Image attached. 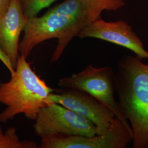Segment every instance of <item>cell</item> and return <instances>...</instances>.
Returning a JSON list of instances; mask_svg holds the SVG:
<instances>
[{"mask_svg": "<svg viewBox=\"0 0 148 148\" xmlns=\"http://www.w3.org/2000/svg\"><path fill=\"white\" fill-rule=\"evenodd\" d=\"M54 92L32 69L27 58L19 54L11 79L0 82V103L6 106L0 112V122L5 123L19 114L35 120L40 110L49 104L48 98Z\"/></svg>", "mask_w": 148, "mask_h": 148, "instance_id": "3957f363", "label": "cell"}, {"mask_svg": "<svg viewBox=\"0 0 148 148\" xmlns=\"http://www.w3.org/2000/svg\"><path fill=\"white\" fill-rule=\"evenodd\" d=\"M37 143L31 140H21L16 127H10L3 132L0 127V148H37Z\"/></svg>", "mask_w": 148, "mask_h": 148, "instance_id": "30bf717a", "label": "cell"}, {"mask_svg": "<svg viewBox=\"0 0 148 148\" xmlns=\"http://www.w3.org/2000/svg\"><path fill=\"white\" fill-rule=\"evenodd\" d=\"M27 21L19 0H11L7 10L0 17V49L14 69L19 55V37Z\"/></svg>", "mask_w": 148, "mask_h": 148, "instance_id": "9c48e42d", "label": "cell"}, {"mask_svg": "<svg viewBox=\"0 0 148 148\" xmlns=\"http://www.w3.org/2000/svg\"><path fill=\"white\" fill-rule=\"evenodd\" d=\"M11 0H0V17L7 10Z\"/></svg>", "mask_w": 148, "mask_h": 148, "instance_id": "4fadbf2b", "label": "cell"}, {"mask_svg": "<svg viewBox=\"0 0 148 148\" xmlns=\"http://www.w3.org/2000/svg\"><path fill=\"white\" fill-rule=\"evenodd\" d=\"M24 16L28 20L37 16V14L57 0H19Z\"/></svg>", "mask_w": 148, "mask_h": 148, "instance_id": "8fae6325", "label": "cell"}, {"mask_svg": "<svg viewBox=\"0 0 148 148\" xmlns=\"http://www.w3.org/2000/svg\"><path fill=\"white\" fill-rule=\"evenodd\" d=\"M35 121L34 132L41 139L59 135L91 137L96 134L92 122L57 103H51L42 108Z\"/></svg>", "mask_w": 148, "mask_h": 148, "instance_id": "5b68a950", "label": "cell"}, {"mask_svg": "<svg viewBox=\"0 0 148 148\" xmlns=\"http://www.w3.org/2000/svg\"><path fill=\"white\" fill-rule=\"evenodd\" d=\"M81 38L100 39L128 49L142 59H148V52L132 27L123 21H106L100 18L85 27L77 35Z\"/></svg>", "mask_w": 148, "mask_h": 148, "instance_id": "ba28073f", "label": "cell"}, {"mask_svg": "<svg viewBox=\"0 0 148 148\" xmlns=\"http://www.w3.org/2000/svg\"><path fill=\"white\" fill-rule=\"evenodd\" d=\"M48 103L59 104L92 122L96 128V134L106 132L116 117L114 113L95 97L79 90L68 89L51 93Z\"/></svg>", "mask_w": 148, "mask_h": 148, "instance_id": "52a82bcc", "label": "cell"}, {"mask_svg": "<svg viewBox=\"0 0 148 148\" xmlns=\"http://www.w3.org/2000/svg\"><path fill=\"white\" fill-rule=\"evenodd\" d=\"M132 140V132L115 117L102 134L91 137L59 135L41 139L38 148H126Z\"/></svg>", "mask_w": 148, "mask_h": 148, "instance_id": "8992f818", "label": "cell"}, {"mask_svg": "<svg viewBox=\"0 0 148 148\" xmlns=\"http://www.w3.org/2000/svg\"><path fill=\"white\" fill-rule=\"evenodd\" d=\"M0 60L2 62V63H3V64L5 65V67L10 71L11 75L14 73V69L12 68L10 60L4 54V53L2 52L1 49H0Z\"/></svg>", "mask_w": 148, "mask_h": 148, "instance_id": "7c38bea8", "label": "cell"}, {"mask_svg": "<svg viewBox=\"0 0 148 148\" xmlns=\"http://www.w3.org/2000/svg\"><path fill=\"white\" fill-rule=\"evenodd\" d=\"M115 73L117 102L130 122L133 148H148V64L137 56H125Z\"/></svg>", "mask_w": 148, "mask_h": 148, "instance_id": "7a4b0ae2", "label": "cell"}, {"mask_svg": "<svg viewBox=\"0 0 148 148\" xmlns=\"http://www.w3.org/2000/svg\"><path fill=\"white\" fill-rule=\"evenodd\" d=\"M124 5L123 0H65L43 16L28 20L19 42V54L27 58L41 43L57 38L58 45L51 59V63L56 62L71 40L101 18L103 11H117Z\"/></svg>", "mask_w": 148, "mask_h": 148, "instance_id": "6da1fadb", "label": "cell"}, {"mask_svg": "<svg viewBox=\"0 0 148 148\" xmlns=\"http://www.w3.org/2000/svg\"><path fill=\"white\" fill-rule=\"evenodd\" d=\"M58 85L65 89L84 91L95 97L110 109L132 132L128 121L122 113L115 99V73L111 67L96 68L89 65L78 73L59 79Z\"/></svg>", "mask_w": 148, "mask_h": 148, "instance_id": "277c9868", "label": "cell"}]
</instances>
